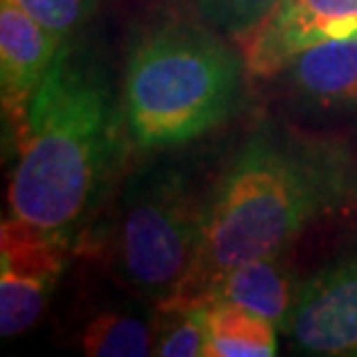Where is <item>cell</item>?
Here are the masks:
<instances>
[{
	"mask_svg": "<svg viewBox=\"0 0 357 357\" xmlns=\"http://www.w3.org/2000/svg\"><path fill=\"white\" fill-rule=\"evenodd\" d=\"M82 351L91 357L153 355V320L130 311H100L84 327Z\"/></svg>",
	"mask_w": 357,
	"mask_h": 357,
	"instance_id": "7c38bea8",
	"label": "cell"
},
{
	"mask_svg": "<svg viewBox=\"0 0 357 357\" xmlns=\"http://www.w3.org/2000/svg\"><path fill=\"white\" fill-rule=\"evenodd\" d=\"M70 251L68 234L12 216L0 227V334L17 337L45 313Z\"/></svg>",
	"mask_w": 357,
	"mask_h": 357,
	"instance_id": "5b68a950",
	"label": "cell"
},
{
	"mask_svg": "<svg viewBox=\"0 0 357 357\" xmlns=\"http://www.w3.org/2000/svg\"><path fill=\"white\" fill-rule=\"evenodd\" d=\"M330 40H357V0H276L239 49L248 73L269 77L304 49Z\"/></svg>",
	"mask_w": 357,
	"mask_h": 357,
	"instance_id": "52a82bcc",
	"label": "cell"
},
{
	"mask_svg": "<svg viewBox=\"0 0 357 357\" xmlns=\"http://www.w3.org/2000/svg\"><path fill=\"white\" fill-rule=\"evenodd\" d=\"M206 304V348L204 357H271L278 348L274 323L237 304Z\"/></svg>",
	"mask_w": 357,
	"mask_h": 357,
	"instance_id": "8fae6325",
	"label": "cell"
},
{
	"mask_svg": "<svg viewBox=\"0 0 357 357\" xmlns=\"http://www.w3.org/2000/svg\"><path fill=\"white\" fill-rule=\"evenodd\" d=\"M61 45V38L45 31L12 0H0V98L12 149Z\"/></svg>",
	"mask_w": 357,
	"mask_h": 357,
	"instance_id": "ba28073f",
	"label": "cell"
},
{
	"mask_svg": "<svg viewBox=\"0 0 357 357\" xmlns=\"http://www.w3.org/2000/svg\"><path fill=\"white\" fill-rule=\"evenodd\" d=\"M197 21L237 42H246L267 19L276 0H185Z\"/></svg>",
	"mask_w": 357,
	"mask_h": 357,
	"instance_id": "5bb4252c",
	"label": "cell"
},
{
	"mask_svg": "<svg viewBox=\"0 0 357 357\" xmlns=\"http://www.w3.org/2000/svg\"><path fill=\"white\" fill-rule=\"evenodd\" d=\"M121 144L119 100L84 45L63 40L14 144L12 216L73 237Z\"/></svg>",
	"mask_w": 357,
	"mask_h": 357,
	"instance_id": "6da1fadb",
	"label": "cell"
},
{
	"mask_svg": "<svg viewBox=\"0 0 357 357\" xmlns=\"http://www.w3.org/2000/svg\"><path fill=\"white\" fill-rule=\"evenodd\" d=\"M325 206L327 172L320 144L253 137L213 188L195 260L172 297L197 299L227 269L288 251Z\"/></svg>",
	"mask_w": 357,
	"mask_h": 357,
	"instance_id": "7a4b0ae2",
	"label": "cell"
},
{
	"mask_svg": "<svg viewBox=\"0 0 357 357\" xmlns=\"http://www.w3.org/2000/svg\"><path fill=\"white\" fill-rule=\"evenodd\" d=\"M33 21L61 40H68L84 26L98 0H12Z\"/></svg>",
	"mask_w": 357,
	"mask_h": 357,
	"instance_id": "2e32d148",
	"label": "cell"
},
{
	"mask_svg": "<svg viewBox=\"0 0 357 357\" xmlns=\"http://www.w3.org/2000/svg\"><path fill=\"white\" fill-rule=\"evenodd\" d=\"M285 337L309 355H357V251L299 283Z\"/></svg>",
	"mask_w": 357,
	"mask_h": 357,
	"instance_id": "8992f818",
	"label": "cell"
},
{
	"mask_svg": "<svg viewBox=\"0 0 357 357\" xmlns=\"http://www.w3.org/2000/svg\"><path fill=\"white\" fill-rule=\"evenodd\" d=\"M244 68V54L202 21L146 28L126 59L121 139L137 151H162L202 137L230 116Z\"/></svg>",
	"mask_w": 357,
	"mask_h": 357,
	"instance_id": "3957f363",
	"label": "cell"
},
{
	"mask_svg": "<svg viewBox=\"0 0 357 357\" xmlns=\"http://www.w3.org/2000/svg\"><path fill=\"white\" fill-rule=\"evenodd\" d=\"M299 283L302 281L295 278V271L285 260L283 251L246 260L227 269L197 299L237 304L267 318L283 334L295 309Z\"/></svg>",
	"mask_w": 357,
	"mask_h": 357,
	"instance_id": "30bf717a",
	"label": "cell"
},
{
	"mask_svg": "<svg viewBox=\"0 0 357 357\" xmlns=\"http://www.w3.org/2000/svg\"><path fill=\"white\" fill-rule=\"evenodd\" d=\"M153 355L158 357H204L206 304L202 299L169 297L155 304Z\"/></svg>",
	"mask_w": 357,
	"mask_h": 357,
	"instance_id": "4fadbf2b",
	"label": "cell"
},
{
	"mask_svg": "<svg viewBox=\"0 0 357 357\" xmlns=\"http://www.w3.org/2000/svg\"><path fill=\"white\" fill-rule=\"evenodd\" d=\"M209 199L176 167L153 165L126 181L105 232V255L119 281L160 304L195 260Z\"/></svg>",
	"mask_w": 357,
	"mask_h": 357,
	"instance_id": "277c9868",
	"label": "cell"
},
{
	"mask_svg": "<svg viewBox=\"0 0 357 357\" xmlns=\"http://www.w3.org/2000/svg\"><path fill=\"white\" fill-rule=\"evenodd\" d=\"M327 172V209L357 223V137L323 142Z\"/></svg>",
	"mask_w": 357,
	"mask_h": 357,
	"instance_id": "9a60e30c",
	"label": "cell"
},
{
	"mask_svg": "<svg viewBox=\"0 0 357 357\" xmlns=\"http://www.w3.org/2000/svg\"><path fill=\"white\" fill-rule=\"evenodd\" d=\"M278 75L297 107L320 116H357V40H330L297 54Z\"/></svg>",
	"mask_w": 357,
	"mask_h": 357,
	"instance_id": "9c48e42d",
	"label": "cell"
}]
</instances>
